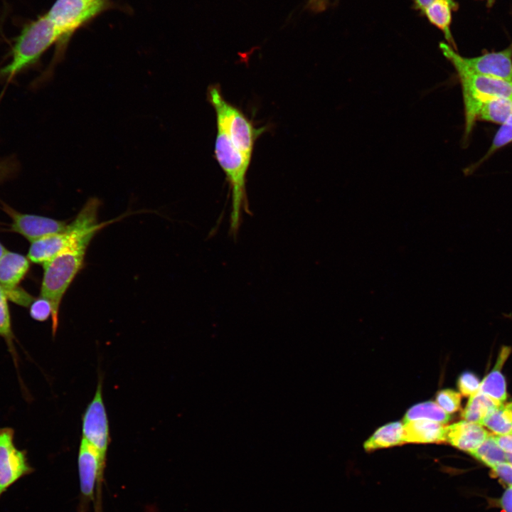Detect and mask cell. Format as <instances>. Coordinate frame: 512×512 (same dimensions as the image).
I'll use <instances>...</instances> for the list:
<instances>
[{"label":"cell","instance_id":"6da1fadb","mask_svg":"<svg viewBox=\"0 0 512 512\" xmlns=\"http://www.w3.org/2000/svg\"><path fill=\"white\" fill-rule=\"evenodd\" d=\"M439 48L454 68L461 83L465 115L464 137L466 139L484 102L495 97L512 100V82L475 73L466 65L462 56L445 42H440Z\"/></svg>","mask_w":512,"mask_h":512},{"label":"cell","instance_id":"7a4b0ae2","mask_svg":"<svg viewBox=\"0 0 512 512\" xmlns=\"http://www.w3.org/2000/svg\"><path fill=\"white\" fill-rule=\"evenodd\" d=\"M95 235H87L72 243L43 265L41 297L48 300L52 305L53 337L58 328L59 309L63 296L82 268L87 247Z\"/></svg>","mask_w":512,"mask_h":512},{"label":"cell","instance_id":"3957f363","mask_svg":"<svg viewBox=\"0 0 512 512\" xmlns=\"http://www.w3.org/2000/svg\"><path fill=\"white\" fill-rule=\"evenodd\" d=\"M217 129L215 155L231 191L229 233L235 237L242 223V213H251L246 191V176L251 161L233 145L221 127L217 126Z\"/></svg>","mask_w":512,"mask_h":512},{"label":"cell","instance_id":"277c9868","mask_svg":"<svg viewBox=\"0 0 512 512\" xmlns=\"http://www.w3.org/2000/svg\"><path fill=\"white\" fill-rule=\"evenodd\" d=\"M60 39V33L46 14L26 23L14 40L11 60L0 70V75L14 77L37 63Z\"/></svg>","mask_w":512,"mask_h":512},{"label":"cell","instance_id":"5b68a950","mask_svg":"<svg viewBox=\"0 0 512 512\" xmlns=\"http://www.w3.org/2000/svg\"><path fill=\"white\" fill-rule=\"evenodd\" d=\"M208 98L215 110L217 126L223 129L233 145L251 161L255 142L265 127H255L239 108L224 98L218 85L209 87Z\"/></svg>","mask_w":512,"mask_h":512},{"label":"cell","instance_id":"8992f818","mask_svg":"<svg viewBox=\"0 0 512 512\" xmlns=\"http://www.w3.org/2000/svg\"><path fill=\"white\" fill-rule=\"evenodd\" d=\"M106 6L105 0H56L46 14L60 33L59 47L63 48L78 28Z\"/></svg>","mask_w":512,"mask_h":512},{"label":"cell","instance_id":"52a82bcc","mask_svg":"<svg viewBox=\"0 0 512 512\" xmlns=\"http://www.w3.org/2000/svg\"><path fill=\"white\" fill-rule=\"evenodd\" d=\"M103 378L98 376L95 395L82 417V439L95 449L106 460L110 442L107 414L103 400Z\"/></svg>","mask_w":512,"mask_h":512},{"label":"cell","instance_id":"ba28073f","mask_svg":"<svg viewBox=\"0 0 512 512\" xmlns=\"http://www.w3.org/2000/svg\"><path fill=\"white\" fill-rule=\"evenodd\" d=\"M14 436L13 428H0V498L10 486L34 471L26 451L16 446Z\"/></svg>","mask_w":512,"mask_h":512},{"label":"cell","instance_id":"9c48e42d","mask_svg":"<svg viewBox=\"0 0 512 512\" xmlns=\"http://www.w3.org/2000/svg\"><path fill=\"white\" fill-rule=\"evenodd\" d=\"M90 233L89 226L83 220L75 218L63 231L31 242L27 257L32 262L43 265L72 243Z\"/></svg>","mask_w":512,"mask_h":512},{"label":"cell","instance_id":"30bf717a","mask_svg":"<svg viewBox=\"0 0 512 512\" xmlns=\"http://www.w3.org/2000/svg\"><path fill=\"white\" fill-rule=\"evenodd\" d=\"M105 462L95 449L81 439L78 468L81 500L85 505L94 501L95 486L102 481Z\"/></svg>","mask_w":512,"mask_h":512},{"label":"cell","instance_id":"8fae6325","mask_svg":"<svg viewBox=\"0 0 512 512\" xmlns=\"http://www.w3.org/2000/svg\"><path fill=\"white\" fill-rule=\"evenodd\" d=\"M3 209L12 219L11 230L21 235L31 242L43 237L62 232L68 225L65 221L19 213L4 203Z\"/></svg>","mask_w":512,"mask_h":512},{"label":"cell","instance_id":"7c38bea8","mask_svg":"<svg viewBox=\"0 0 512 512\" xmlns=\"http://www.w3.org/2000/svg\"><path fill=\"white\" fill-rule=\"evenodd\" d=\"M462 60L468 68L476 73L512 82V45L500 51L473 58L462 56Z\"/></svg>","mask_w":512,"mask_h":512},{"label":"cell","instance_id":"4fadbf2b","mask_svg":"<svg viewBox=\"0 0 512 512\" xmlns=\"http://www.w3.org/2000/svg\"><path fill=\"white\" fill-rule=\"evenodd\" d=\"M489 435L481 425L466 420L445 427L446 442L469 453L476 449Z\"/></svg>","mask_w":512,"mask_h":512},{"label":"cell","instance_id":"5bb4252c","mask_svg":"<svg viewBox=\"0 0 512 512\" xmlns=\"http://www.w3.org/2000/svg\"><path fill=\"white\" fill-rule=\"evenodd\" d=\"M29 269L27 257L7 250L0 259V286L5 292L18 288Z\"/></svg>","mask_w":512,"mask_h":512},{"label":"cell","instance_id":"9a60e30c","mask_svg":"<svg viewBox=\"0 0 512 512\" xmlns=\"http://www.w3.org/2000/svg\"><path fill=\"white\" fill-rule=\"evenodd\" d=\"M458 8L459 4L456 0H432L421 15L442 32L447 43L454 50H457V46L452 33L451 25L452 14Z\"/></svg>","mask_w":512,"mask_h":512},{"label":"cell","instance_id":"2e32d148","mask_svg":"<svg viewBox=\"0 0 512 512\" xmlns=\"http://www.w3.org/2000/svg\"><path fill=\"white\" fill-rule=\"evenodd\" d=\"M444 424L427 420H412L404 423L405 443H439L446 442Z\"/></svg>","mask_w":512,"mask_h":512},{"label":"cell","instance_id":"e0dca14e","mask_svg":"<svg viewBox=\"0 0 512 512\" xmlns=\"http://www.w3.org/2000/svg\"><path fill=\"white\" fill-rule=\"evenodd\" d=\"M511 351L510 347L501 348L494 368L480 383L478 391L501 402H504L507 397L506 381L501 373V368Z\"/></svg>","mask_w":512,"mask_h":512},{"label":"cell","instance_id":"ac0fdd59","mask_svg":"<svg viewBox=\"0 0 512 512\" xmlns=\"http://www.w3.org/2000/svg\"><path fill=\"white\" fill-rule=\"evenodd\" d=\"M403 425L400 422L388 423L379 427L363 444L366 451L403 444Z\"/></svg>","mask_w":512,"mask_h":512},{"label":"cell","instance_id":"d6986e66","mask_svg":"<svg viewBox=\"0 0 512 512\" xmlns=\"http://www.w3.org/2000/svg\"><path fill=\"white\" fill-rule=\"evenodd\" d=\"M502 402L482 393H476L470 398L462 412V417L468 422L480 424L484 417Z\"/></svg>","mask_w":512,"mask_h":512},{"label":"cell","instance_id":"ffe728a7","mask_svg":"<svg viewBox=\"0 0 512 512\" xmlns=\"http://www.w3.org/2000/svg\"><path fill=\"white\" fill-rule=\"evenodd\" d=\"M511 114L512 100L506 97H495L481 105L477 119L502 124Z\"/></svg>","mask_w":512,"mask_h":512},{"label":"cell","instance_id":"44dd1931","mask_svg":"<svg viewBox=\"0 0 512 512\" xmlns=\"http://www.w3.org/2000/svg\"><path fill=\"white\" fill-rule=\"evenodd\" d=\"M451 418L449 413L444 411L437 403L427 401L411 407L405 413L403 422L417 420H427L445 424Z\"/></svg>","mask_w":512,"mask_h":512},{"label":"cell","instance_id":"7402d4cb","mask_svg":"<svg viewBox=\"0 0 512 512\" xmlns=\"http://www.w3.org/2000/svg\"><path fill=\"white\" fill-rule=\"evenodd\" d=\"M480 425L498 435L512 434V414L503 405L491 410Z\"/></svg>","mask_w":512,"mask_h":512},{"label":"cell","instance_id":"603a6c76","mask_svg":"<svg viewBox=\"0 0 512 512\" xmlns=\"http://www.w3.org/2000/svg\"><path fill=\"white\" fill-rule=\"evenodd\" d=\"M485 465L494 467V466L506 462V454L498 445L494 435H489L476 449L469 453Z\"/></svg>","mask_w":512,"mask_h":512},{"label":"cell","instance_id":"cb8c5ba5","mask_svg":"<svg viewBox=\"0 0 512 512\" xmlns=\"http://www.w3.org/2000/svg\"><path fill=\"white\" fill-rule=\"evenodd\" d=\"M8 297L5 291L0 286V337L6 343L8 350L16 365L17 356L14 347V334L12 330L11 318L8 305Z\"/></svg>","mask_w":512,"mask_h":512},{"label":"cell","instance_id":"d4e9b609","mask_svg":"<svg viewBox=\"0 0 512 512\" xmlns=\"http://www.w3.org/2000/svg\"><path fill=\"white\" fill-rule=\"evenodd\" d=\"M511 142H512V114L508 119L501 124V127L494 136L491 146L480 163Z\"/></svg>","mask_w":512,"mask_h":512},{"label":"cell","instance_id":"484cf974","mask_svg":"<svg viewBox=\"0 0 512 512\" xmlns=\"http://www.w3.org/2000/svg\"><path fill=\"white\" fill-rule=\"evenodd\" d=\"M436 402L444 411L453 413L459 409L461 394L452 389H443L437 392Z\"/></svg>","mask_w":512,"mask_h":512},{"label":"cell","instance_id":"4316f807","mask_svg":"<svg viewBox=\"0 0 512 512\" xmlns=\"http://www.w3.org/2000/svg\"><path fill=\"white\" fill-rule=\"evenodd\" d=\"M52 305L46 299L39 297L35 298L29 306L31 317L38 321H45L52 316Z\"/></svg>","mask_w":512,"mask_h":512},{"label":"cell","instance_id":"83f0119b","mask_svg":"<svg viewBox=\"0 0 512 512\" xmlns=\"http://www.w3.org/2000/svg\"><path fill=\"white\" fill-rule=\"evenodd\" d=\"M480 383L476 375L469 371L462 373L457 380L458 388L464 396H471L478 393Z\"/></svg>","mask_w":512,"mask_h":512},{"label":"cell","instance_id":"f1b7e54d","mask_svg":"<svg viewBox=\"0 0 512 512\" xmlns=\"http://www.w3.org/2000/svg\"><path fill=\"white\" fill-rule=\"evenodd\" d=\"M492 471L503 483L508 484L509 486H512L511 464L506 462L500 463L492 467Z\"/></svg>","mask_w":512,"mask_h":512},{"label":"cell","instance_id":"f546056e","mask_svg":"<svg viewBox=\"0 0 512 512\" xmlns=\"http://www.w3.org/2000/svg\"><path fill=\"white\" fill-rule=\"evenodd\" d=\"M329 6V0H308L305 8L309 11L318 14L326 10Z\"/></svg>","mask_w":512,"mask_h":512},{"label":"cell","instance_id":"4dcf8cb0","mask_svg":"<svg viewBox=\"0 0 512 512\" xmlns=\"http://www.w3.org/2000/svg\"><path fill=\"white\" fill-rule=\"evenodd\" d=\"M494 438L503 451L512 453V434L496 435Z\"/></svg>","mask_w":512,"mask_h":512},{"label":"cell","instance_id":"1f68e13d","mask_svg":"<svg viewBox=\"0 0 512 512\" xmlns=\"http://www.w3.org/2000/svg\"><path fill=\"white\" fill-rule=\"evenodd\" d=\"M500 505L504 512H512V486L506 489L503 494Z\"/></svg>","mask_w":512,"mask_h":512},{"label":"cell","instance_id":"d6a6232c","mask_svg":"<svg viewBox=\"0 0 512 512\" xmlns=\"http://www.w3.org/2000/svg\"><path fill=\"white\" fill-rule=\"evenodd\" d=\"M9 171L6 164L0 163V181L7 175Z\"/></svg>","mask_w":512,"mask_h":512},{"label":"cell","instance_id":"836d02e7","mask_svg":"<svg viewBox=\"0 0 512 512\" xmlns=\"http://www.w3.org/2000/svg\"><path fill=\"white\" fill-rule=\"evenodd\" d=\"M7 250H8L0 242V259Z\"/></svg>","mask_w":512,"mask_h":512},{"label":"cell","instance_id":"e575fe53","mask_svg":"<svg viewBox=\"0 0 512 512\" xmlns=\"http://www.w3.org/2000/svg\"><path fill=\"white\" fill-rule=\"evenodd\" d=\"M506 461L512 465V453L506 454Z\"/></svg>","mask_w":512,"mask_h":512},{"label":"cell","instance_id":"d590c367","mask_svg":"<svg viewBox=\"0 0 512 512\" xmlns=\"http://www.w3.org/2000/svg\"><path fill=\"white\" fill-rule=\"evenodd\" d=\"M481 1H485L487 4L488 6H491L494 4L495 0H481Z\"/></svg>","mask_w":512,"mask_h":512},{"label":"cell","instance_id":"8d00e7d4","mask_svg":"<svg viewBox=\"0 0 512 512\" xmlns=\"http://www.w3.org/2000/svg\"><path fill=\"white\" fill-rule=\"evenodd\" d=\"M506 407L512 414V402L507 404Z\"/></svg>","mask_w":512,"mask_h":512}]
</instances>
